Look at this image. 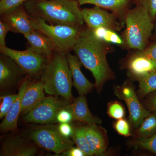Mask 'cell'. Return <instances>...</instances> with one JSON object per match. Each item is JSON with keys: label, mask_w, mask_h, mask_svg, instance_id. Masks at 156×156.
Here are the masks:
<instances>
[{"label": "cell", "mask_w": 156, "mask_h": 156, "mask_svg": "<svg viewBox=\"0 0 156 156\" xmlns=\"http://www.w3.org/2000/svg\"><path fill=\"white\" fill-rule=\"evenodd\" d=\"M113 50L111 44L98 38L87 27L73 48L82 64L93 75L98 92H101L105 82L115 78L107 59Z\"/></svg>", "instance_id": "cell-1"}, {"label": "cell", "mask_w": 156, "mask_h": 156, "mask_svg": "<svg viewBox=\"0 0 156 156\" xmlns=\"http://www.w3.org/2000/svg\"><path fill=\"white\" fill-rule=\"evenodd\" d=\"M24 6L30 16L50 24L84 25L82 9L76 0H27Z\"/></svg>", "instance_id": "cell-2"}, {"label": "cell", "mask_w": 156, "mask_h": 156, "mask_svg": "<svg viewBox=\"0 0 156 156\" xmlns=\"http://www.w3.org/2000/svg\"><path fill=\"white\" fill-rule=\"evenodd\" d=\"M40 77L45 92L48 95L61 96L69 102L73 100L72 75L66 53L56 50L48 59Z\"/></svg>", "instance_id": "cell-3"}, {"label": "cell", "mask_w": 156, "mask_h": 156, "mask_svg": "<svg viewBox=\"0 0 156 156\" xmlns=\"http://www.w3.org/2000/svg\"><path fill=\"white\" fill-rule=\"evenodd\" d=\"M124 47L128 49L143 50L149 44L153 32L154 21L147 11L140 6L130 8L124 17Z\"/></svg>", "instance_id": "cell-4"}, {"label": "cell", "mask_w": 156, "mask_h": 156, "mask_svg": "<svg viewBox=\"0 0 156 156\" xmlns=\"http://www.w3.org/2000/svg\"><path fill=\"white\" fill-rule=\"evenodd\" d=\"M30 17L36 30L48 37L58 50L66 53L73 51L75 45L87 27L84 25L50 24L41 18Z\"/></svg>", "instance_id": "cell-5"}, {"label": "cell", "mask_w": 156, "mask_h": 156, "mask_svg": "<svg viewBox=\"0 0 156 156\" xmlns=\"http://www.w3.org/2000/svg\"><path fill=\"white\" fill-rule=\"evenodd\" d=\"M29 137L38 147L43 148L56 155H61L65 151L73 147L74 142L59 133L58 127L45 126L30 130Z\"/></svg>", "instance_id": "cell-6"}, {"label": "cell", "mask_w": 156, "mask_h": 156, "mask_svg": "<svg viewBox=\"0 0 156 156\" xmlns=\"http://www.w3.org/2000/svg\"><path fill=\"white\" fill-rule=\"evenodd\" d=\"M0 52L12 58L26 75L30 78L40 77L48 63V58L46 55L37 53L30 47L20 51L5 46L0 48Z\"/></svg>", "instance_id": "cell-7"}, {"label": "cell", "mask_w": 156, "mask_h": 156, "mask_svg": "<svg viewBox=\"0 0 156 156\" xmlns=\"http://www.w3.org/2000/svg\"><path fill=\"white\" fill-rule=\"evenodd\" d=\"M70 104L67 100H62L51 96L43 100L23 117L26 123L48 125L56 122V116L62 109L67 108Z\"/></svg>", "instance_id": "cell-8"}, {"label": "cell", "mask_w": 156, "mask_h": 156, "mask_svg": "<svg viewBox=\"0 0 156 156\" xmlns=\"http://www.w3.org/2000/svg\"><path fill=\"white\" fill-rule=\"evenodd\" d=\"M82 15L87 28L91 30L104 27L117 32L125 27V23L117 15L98 6L82 9Z\"/></svg>", "instance_id": "cell-9"}, {"label": "cell", "mask_w": 156, "mask_h": 156, "mask_svg": "<svg viewBox=\"0 0 156 156\" xmlns=\"http://www.w3.org/2000/svg\"><path fill=\"white\" fill-rule=\"evenodd\" d=\"M1 21L9 27L10 32L24 35L35 30L24 4L1 14Z\"/></svg>", "instance_id": "cell-10"}, {"label": "cell", "mask_w": 156, "mask_h": 156, "mask_svg": "<svg viewBox=\"0 0 156 156\" xmlns=\"http://www.w3.org/2000/svg\"><path fill=\"white\" fill-rule=\"evenodd\" d=\"M38 147L29 138L13 135L4 140L1 144V156H34Z\"/></svg>", "instance_id": "cell-11"}, {"label": "cell", "mask_w": 156, "mask_h": 156, "mask_svg": "<svg viewBox=\"0 0 156 156\" xmlns=\"http://www.w3.org/2000/svg\"><path fill=\"white\" fill-rule=\"evenodd\" d=\"M25 73L10 57L0 56V88L5 90L13 88L23 80Z\"/></svg>", "instance_id": "cell-12"}, {"label": "cell", "mask_w": 156, "mask_h": 156, "mask_svg": "<svg viewBox=\"0 0 156 156\" xmlns=\"http://www.w3.org/2000/svg\"><path fill=\"white\" fill-rule=\"evenodd\" d=\"M122 93L123 99L128 106L131 123L134 128H139L144 119L151 114L150 112L140 103L133 88L125 87Z\"/></svg>", "instance_id": "cell-13"}, {"label": "cell", "mask_w": 156, "mask_h": 156, "mask_svg": "<svg viewBox=\"0 0 156 156\" xmlns=\"http://www.w3.org/2000/svg\"><path fill=\"white\" fill-rule=\"evenodd\" d=\"M29 78L30 77L26 76L23 80L17 93V98L0 125V130L2 132H7L17 130V121L19 115L21 113L22 98L29 83Z\"/></svg>", "instance_id": "cell-14"}, {"label": "cell", "mask_w": 156, "mask_h": 156, "mask_svg": "<svg viewBox=\"0 0 156 156\" xmlns=\"http://www.w3.org/2000/svg\"><path fill=\"white\" fill-rule=\"evenodd\" d=\"M66 58L72 73L74 86L80 95H85L91 92L95 84L89 82L81 71L82 63L77 55L66 53Z\"/></svg>", "instance_id": "cell-15"}, {"label": "cell", "mask_w": 156, "mask_h": 156, "mask_svg": "<svg viewBox=\"0 0 156 156\" xmlns=\"http://www.w3.org/2000/svg\"><path fill=\"white\" fill-rule=\"evenodd\" d=\"M67 109L72 114L73 121L86 123L88 126H97L101 123V121L89 110L85 95H80L74 99Z\"/></svg>", "instance_id": "cell-16"}, {"label": "cell", "mask_w": 156, "mask_h": 156, "mask_svg": "<svg viewBox=\"0 0 156 156\" xmlns=\"http://www.w3.org/2000/svg\"><path fill=\"white\" fill-rule=\"evenodd\" d=\"M44 85L41 80L30 81L21 102V113L25 115L45 98Z\"/></svg>", "instance_id": "cell-17"}, {"label": "cell", "mask_w": 156, "mask_h": 156, "mask_svg": "<svg viewBox=\"0 0 156 156\" xmlns=\"http://www.w3.org/2000/svg\"><path fill=\"white\" fill-rule=\"evenodd\" d=\"M80 5H94L111 11L117 15L124 23L125 13L133 4L132 0H76Z\"/></svg>", "instance_id": "cell-18"}, {"label": "cell", "mask_w": 156, "mask_h": 156, "mask_svg": "<svg viewBox=\"0 0 156 156\" xmlns=\"http://www.w3.org/2000/svg\"><path fill=\"white\" fill-rule=\"evenodd\" d=\"M23 36L30 48L37 53L46 55L48 59L58 50L48 37L36 30Z\"/></svg>", "instance_id": "cell-19"}, {"label": "cell", "mask_w": 156, "mask_h": 156, "mask_svg": "<svg viewBox=\"0 0 156 156\" xmlns=\"http://www.w3.org/2000/svg\"><path fill=\"white\" fill-rule=\"evenodd\" d=\"M127 67L129 72L137 79L156 70L152 62L137 51L130 57Z\"/></svg>", "instance_id": "cell-20"}, {"label": "cell", "mask_w": 156, "mask_h": 156, "mask_svg": "<svg viewBox=\"0 0 156 156\" xmlns=\"http://www.w3.org/2000/svg\"><path fill=\"white\" fill-rule=\"evenodd\" d=\"M85 134L92 154L103 153L106 148V140L97 126H85Z\"/></svg>", "instance_id": "cell-21"}, {"label": "cell", "mask_w": 156, "mask_h": 156, "mask_svg": "<svg viewBox=\"0 0 156 156\" xmlns=\"http://www.w3.org/2000/svg\"><path fill=\"white\" fill-rule=\"evenodd\" d=\"M140 95L145 96L156 90V70L138 78Z\"/></svg>", "instance_id": "cell-22"}, {"label": "cell", "mask_w": 156, "mask_h": 156, "mask_svg": "<svg viewBox=\"0 0 156 156\" xmlns=\"http://www.w3.org/2000/svg\"><path fill=\"white\" fill-rule=\"evenodd\" d=\"M71 137L77 147L83 151L86 155L93 156L86 137L85 126L73 128V131Z\"/></svg>", "instance_id": "cell-23"}, {"label": "cell", "mask_w": 156, "mask_h": 156, "mask_svg": "<svg viewBox=\"0 0 156 156\" xmlns=\"http://www.w3.org/2000/svg\"><path fill=\"white\" fill-rule=\"evenodd\" d=\"M137 134L139 138L150 137L156 132V112L148 116L139 127Z\"/></svg>", "instance_id": "cell-24"}, {"label": "cell", "mask_w": 156, "mask_h": 156, "mask_svg": "<svg viewBox=\"0 0 156 156\" xmlns=\"http://www.w3.org/2000/svg\"><path fill=\"white\" fill-rule=\"evenodd\" d=\"M133 144L156 154V134L147 138H139L134 141Z\"/></svg>", "instance_id": "cell-25"}, {"label": "cell", "mask_w": 156, "mask_h": 156, "mask_svg": "<svg viewBox=\"0 0 156 156\" xmlns=\"http://www.w3.org/2000/svg\"><path fill=\"white\" fill-rule=\"evenodd\" d=\"M17 97V94L1 96L0 106V119L5 118Z\"/></svg>", "instance_id": "cell-26"}, {"label": "cell", "mask_w": 156, "mask_h": 156, "mask_svg": "<svg viewBox=\"0 0 156 156\" xmlns=\"http://www.w3.org/2000/svg\"><path fill=\"white\" fill-rule=\"evenodd\" d=\"M132 3L135 6H140L145 9L155 21L156 18V0H132Z\"/></svg>", "instance_id": "cell-27"}, {"label": "cell", "mask_w": 156, "mask_h": 156, "mask_svg": "<svg viewBox=\"0 0 156 156\" xmlns=\"http://www.w3.org/2000/svg\"><path fill=\"white\" fill-rule=\"evenodd\" d=\"M108 114L110 117L116 120L123 119L125 116V111L122 105L117 101L109 104Z\"/></svg>", "instance_id": "cell-28"}, {"label": "cell", "mask_w": 156, "mask_h": 156, "mask_svg": "<svg viewBox=\"0 0 156 156\" xmlns=\"http://www.w3.org/2000/svg\"><path fill=\"white\" fill-rule=\"evenodd\" d=\"M101 40L109 44H115L123 47L125 44L122 38L119 36L116 32L108 29H106Z\"/></svg>", "instance_id": "cell-29"}, {"label": "cell", "mask_w": 156, "mask_h": 156, "mask_svg": "<svg viewBox=\"0 0 156 156\" xmlns=\"http://www.w3.org/2000/svg\"><path fill=\"white\" fill-rule=\"evenodd\" d=\"M114 128L117 132L120 135L125 136H129L131 135L129 123L125 119L117 120L115 123Z\"/></svg>", "instance_id": "cell-30"}, {"label": "cell", "mask_w": 156, "mask_h": 156, "mask_svg": "<svg viewBox=\"0 0 156 156\" xmlns=\"http://www.w3.org/2000/svg\"><path fill=\"white\" fill-rule=\"evenodd\" d=\"M27 0H1L0 14L24 4Z\"/></svg>", "instance_id": "cell-31"}, {"label": "cell", "mask_w": 156, "mask_h": 156, "mask_svg": "<svg viewBox=\"0 0 156 156\" xmlns=\"http://www.w3.org/2000/svg\"><path fill=\"white\" fill-rule=\"evenodd\" d=\"M137 52L149 58L153 63L156 69V42L149 44L143 50H137Z\"/></svg>", "instance_id": "cell-32"}, {"label": "cell", "mask_w": 156, "mask_h": 156, "mask_svg": "<svg viewBox=\"0 0 156 156\" xmlns=\"http://www.w3.org/2000/svg\"><path fill=\"white\" fill-rule=\"evenodd\" d=\"M72 121V114L67 108L62 109L60 111L56 116V122L69 123Z\"/></svg>", "instance_id": "cell-33"}, {"label": "cell", "mask_w": 156, "mask_h": 156, "mask_svg": "<svg viewBox=\"0 0 156 156\" xmlns=\"http://www.w3.org/2000/svg\"><path fill=\"white\" fill-rule=\"evenodd\" d=\"M73 128L69 123H60L58 129L61 135L66 138L71 136L73 131Z\"/></svg>", "instance_id": "cell-34"}, {"label": "cell", "mask_w": 156, "mask_h": 156, "mask_svg": "<svg viewBox=\"0 0 156 156\" xmlns=\"http://www.w3.org/2000/svg\"><path fill=\"white\" fill-rule=\"evenodd\" d=\"M10 31L9 27L0 20V48L6 46V37L7 34Z\"/></svg>", "instance_id": "cell-35"}, {"label": "cell", "mask_w": 156, "mask_h": 156, "mask_svg": "<svg viewBox=\"0 0 156 156\" xmlns=\"http://www.w3.org/2000/svg\"><path fill=\"white\" fill-rule=\"evenodd\" d=\"M63 156H87L85 153L78 147H73L65 151L60 155Z\"/></svg>", "instance_id": "cell-36"}, {"label": "cell", "mask_w": 156, "mask_h": 156, "mask_svg": "<svg viewBox=\"0 0 156 156\" xmlns=\"http://www.w3.org/2000/svg\"><path fill=\"white\" fill-rule=\"evenodd\" d=\"M148 103L150 108L153 111L156 112V93L151 97Z\"/></svg>", "instance_id": "cell-37"}, {"label": "cell", "mask_w": 156, "mask_h": 156, "mask_svg": "<svg viewBox=\"0 0 156 156\" xmlns=\"http://www.w3.org/2000/svg\"><path fill=\"white\" fill-rule=\"evenodd\" d=\"M154 26L153 32L152 35L151 37V40L153 41L154 42H156V18L154 21Z\"/></svg>", "instance_id": "cell-38"}]
</instances>
